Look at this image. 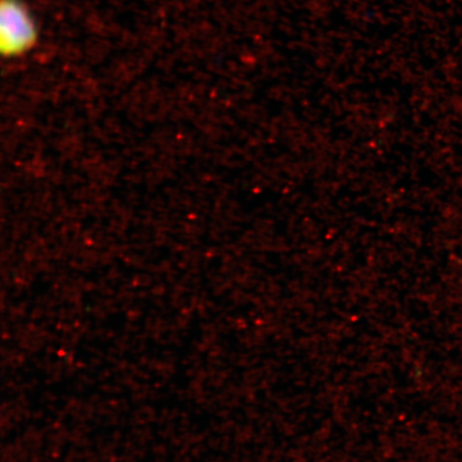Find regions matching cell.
Listing matches in <instances>:
<instances>
[{
	"label": "cell",
	"instance_id": "obj_1",
	"mask_svg": "<svg viewBox=\"0 0 462 462\" xmlns=\"http://www.w3.org/2000/svg\"><path fill=\"white\" fill-rule=\"evenodd\" d=\"M38 29L31 11L22 0H2L0 50L5 57L27 53L37 43Z\"/></svg>",
	"mask_w": 462,
	"mask_h": 462
}]
</instances>
